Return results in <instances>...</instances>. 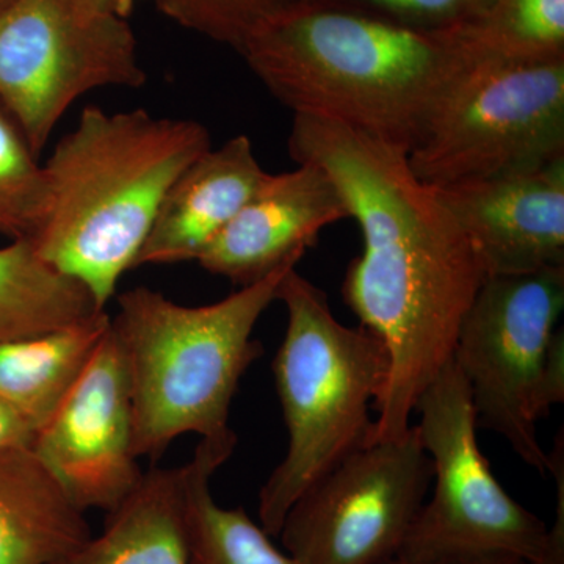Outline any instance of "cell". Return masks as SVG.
Instances as JSON below:
<instances>
[{
    "label": "cell",
    "mask_w": 564,
    "mask_h": 564,
    "mask_svg": "<svg viewBox=\"0 0 564 564\" xmlns=\"http://www.w3.org/2000/svg\"><path fill=\"white\" fill-rule=\"evenodd\" d=\"M289 152L332 176L361 228L364 248L345 272L344 303L388 352L370 443L400 440L419 397L454 355L464 314L486 280L484 265L403 148L340 122L293 115Z\"/></svg>",
    "instance_id": "6da1fadb"
},
{
    "label": "cell",
    "mask_w": 564,
    "mask_h": 564,
    "mask_svg": "<svg viewBox=\"0 0 564 564\" xmlns=\"http://www.w3.org/2000/svg\"><path fill=\"white\" fill-rule=\"evenodd\" d=\"M239 52L293 115L340 122L408 152L467 61L451 33L339 0H295Z\"/></svg>",
    "instance_id": "7a4b0ae2"
},
{
    "label": "cell",
    "mask_w": 564,
    "mask_h": 564,
    "mask_svg": "<svg viewBox=\"0 0 564 564\" xmlns=\"http://www.w3.org/2000/svg\"><path fill=\"white\" fill-rule=\"evenodd\" d=\"M209 148L198 121L85 107L43 162V214L29 239L107 311L166 192Z\"/></svg>",
    "instance_id": "3957f363"
},
{
    "label": "cell",
    "mask_w": 564,
    "mask_h": 564,
    "mask_svg": "<svg viewBox=\"0 0 564 564\" xmlns=\"http://www.w3.org/2000/svg\"><path fill=\"white\" fill-rule=\"evenodd\" d=\"M291 269L204 306H184L147 285L117 296L110 323L128 364L139 458L155 462L184 434L237 437L229 426L234 395L263 351L252 332Z\"/></svg>",
    "instance_id": "277c9868"
},
{
    "label": "cell",
    "mask_w": 564,
    "mask_h": 564,
    "mask_svg": "<svg viewBox=\"0 0 564 564\" xmlns=\"http://www.w3.org/2000/svg\"><path fill=\"white\" fill-rule=\"evenodd\" d=\"M276 302L288 311L272 369L289 445L259 494V521L270 536L311 485L370 443V406L389 366L383 343L366 326L337 321L326 293L296 269L282 278Z\"/></svg>",
    "instance_id": "5b68a950"
},
{
    "label": "cell",
    "mask_w": 564,
    "mask_h": 564,
    "mask_svg": "<svg viewBox=\"0 0 564 564\" xmlns=\"http://www.w3.org/2000/svg\"><path fill=\"white\" fill-rule=\"evenodd\" d=\"M414 411L421 415L415 430L432 462L434 488L397 556L441 562L508 555L529 564H564V541L492 474L478 445L469 386L452 359Z\"/></svg>",
    "instance_id": "8992f818"
},
{
    "label": "cell",
    "mask_w": 564,
    "mask_h": 564,
    "mask_svg": "<svg viewBox=\"0 0 564 564\" xmlns=\"http://www.w3.org/2000/svg\"><path fill=\"white\" fill-rule=\"evenodd\" d=\"M558 159H564V58H467L408 152L415 176L437 188L533 172Z\"/></svg>",
    "instance_id": "52a82bcc"
},
{
    "label": "cell",
    "mask_w": 564,
    "mask_h": 564,
    "mask_svg": "<svg viewBox=\"0 0 564 564\" xmlns=\"http://www.w3.org/2000/svg\"><path fill=\"white\" fill-rule=\"evenodd\" d=\"M144 84L131 25L96 0H10L0 10V106L36 154L82 96Z\"/></svg>",
    "instance_id": "ba28073f"
},
{
    "label": "cell",
    "mask_w": 564,
    "mask_h": 564,
    "mask_svg": "<svg viewBox=\"0 0 564 564\" xmlns=\"http://www.w3.org/2000/svg\"><path fill=\"white\" fill-rule=\"evenodd\" d=\"M564 310V265L494 274L464 314L452 361L473 397L478 429L500 434L538 474H549V452L538 436L547 417L544 372Z\"/></svg>",
    "instance_id": "9c48e42d"
},
{
    "label": "cell",
    "mask_w": 564,
    "mask_h": 564,
    "mask_svg": "<svg viewBox=\"0 0 564 564\" xmlns=\"http://www.w3.org/2000/svg\"><path fill=\"white\" fill-rule=\"evenodd\" d=\"M433 480L417 430L369 443L295 500L278 536L300 564H381L395 558Z\"/></svg>",
    "instance_id": "30bf717a"
},
{
    "label": "cell",
    "mask_w": 564,
    "mask_h": 564,
    "mask_svg": "<svg viewBox=\"0 0 564 564\" xmlns=\"http://www.w3.org/2000/svg\"><path fill=\"white\" fill-rule=\"evenodd\" d=\"M31 447L85 513H110L139 485L131 380L111 323Z\"/></svg>",
    "instance_id": "8fae6325"
},
{
    "label": "cell",
    "mask_w": 564,
    "mask_h": 564,
    "mask_svg": "<svg viewBox=\"0 0 564 564\" xmlns=\"http://www.w3.org/2000/svg\"><path fill=\"white\" fill-rule=\"evenodd\" d=\"M344 218L350 212L332 176L315 163H296L269 174L196 262L243 288L296 267L323 229Z\"/></svg>",
    "instance_id": "7c38bea8"
},
{
    "label": "cell",
    "mask_w": 564,
    "mask_h": 564,
    "mask_svg": "<svg viewBox=\"0 0 564 564\" xmlns=\"http://www.w3.org/2000/svg\"><path fill=\"white\" fill-rule=\"evenodd\" d=\"M436 191L469 237L486 278L564 265V159Z\"/></svg>",
    "instance_id": "4fadbf2b"
},
{
    "label": "cell",
    "mask_w": 564,
    "mask_h": 564,
    "mask_svg": "<svg viewBox=\"0 0 564 564\" xmlns=\"http://www.w3.org/2000/svg\"><path fill=\"white\" fill-rule=\"evenodd\" d=\"M269 174L247 135L203 152L166 192L135 269L198 261Z\"/></svg>",
    "instance_id": "5bb4252c"
},
{
    "label": "cell",
    "mask_w": 564,
    "mask_h": 564,
    "mask_svg": "<svg viewBox=\"0 0 564 564\" xmlns=\"http://www.w3.org/2000/svg\"><path fill=\"white\" fill-rule=\"evenodd\" d=\"M91 534L31 445L0 448V564H55Z\"/></svg>",
    "instance_id": "9a60e30c"
},
{
    "label": "cell",
    "mask_w": 564,
    "mask_h": 564,
    "mask_svg": "<svg viewBox=\"0 0 564 564\" xmlns=\"http://www.w3.org/2000/svg\"><path fill=\"white\" fill-rule=\"evenodd\" d=\"M55 564H188L185 466L144 473L102 532Z\"/></svg>",
    "instance_id": "2e32d148"
},
{
    "label": "cell",
    "mask_w": 564,
    "mask_h": 564,
    "mask_svg": "<svg viewBox=\"0 0 564 564\" xmlns=\"http://www.w3.org/2000/svg\"><path fill=\"white\" fill-rule=\"evenodd\" d=\"M110 326L107 311L68 328L0 344V400L36 432L57 411Z\"/></svg>",
    "instance_id": "e0dca14e"
},
{
    "label": "cell",
    "mask_w": 564,
    "mask_h": 564,
    "mask_svg": "<svg viewBox=\"0 0 564 564\" xmlns=\"http://www.w3.org/2000/svg\"><path fill=\"white\" fill-rule=\"evenodd\" d=\"M236 444L237 437L202 441L184 464L188 564H300L281 552L242 507L215 502L212 477L228 462Z\"/></svg>",
    "instance_id": "ac0fdd59"
},
{
    "label": "cell",
    "mask_w": 564,
    "mask_h": 564,
    "mask_svg": "<svg viewBox=\"0 0 564 564\" xmlns=\"http://www.w3.org/2000/svg\"><path fill=\"white\" fill-rule=\"evenodd\" d=\"M99 313L91 293L47 262L31 239L0 247V344L68 328Z\"/></svg>",
    "instance_id": "d6986e66"
},
{
    "label": "cell",
    "mask_w": 564,
    "mask_h": 564,
    "mask_svg": "<svg viewBox=\"0 0 564 564\" xmlns=\"http://www.w3.org/2000/svg\"><path fill=\"white\" fill-rule=\"evenodd\" d=\"M447 33L473 61H558L564 0H491L478 20Z\"/></svg>",
    "instance_id": "ffe728a7"
},
{
    "label": "cell",
    "mask_w": 564,
    "mask_h": 564,
    "mask_svg": "<svg viewBox=\"0 0 564 564\" xmlns=\"http://www.w3.org/2000/svg\"><path fill=\"white\" fill-rule=\"evenodd\" d=\"M43 207V162L0 106V236L29 239L39 228Z\"/></svg>",
    "instance_id": "44dd1931"
},
{
    "label": "cell",
    "mask_w": 564,
    "mask_h": 564,
    "mask_svg": "<svg viewBox=\"0 0 564 564\" xmlns=\"http://www.w3.org/2000/svg\"><path fill=\"white\" fill-rule=\"evenodd\" d=\"M181 28L237 52L252 33L295 0H152Z\"/></svg>",
    "instance_id": "7402d4cb"
},
{
    "label": "cell",
    "mask_w": 564,
    "mask_h": 564,
    "mask_svg": "<svg viewBox=\"0 0 564 564\" xmlns=\"http://www.w3.org/2000/svg\"><path fill=\"white\" fill-rule=\"evenodd\" d=\"M417 31L447 33L481 17L491 0H339Z\"/></svg>",
    "instance_id": "603a6c76"
},
{
    "label": "cell",
    "mask_w": 564,
    "mask_h": 564,
    "mask_svg": "<svg viewBox=\"0 0 564 564\" xmlns=\"http://www.w3.org/2000/svg\"><path fill=\"white\" fill-rule=\"evenodd\" d=\"M35 434V425L29 419L0 400V448L32 445Z\"/></svg>",
    "instance_id": "cb8c5ba5"
},
{
    "label": "cell",
    "mask_w": 564,
    "mask_h": 564,
    "mask_svg": "<svg viewBox=\"0 0 564 564\" xmlns=\"http://www.w3.org/2000/svg\"><path fill=\"white\" fill-rule=\"evenodd\" d=\"M381 564H529L524 560L516 558V556L508 555H494L481 556V558H466V560H441V562H410V560L395 558L388 560Z\"/></svg>",
    "instance_id": "d4e9b609"
},
{
    "label": "cell",
    "mask_w": 564,
    "mask_h": 564,
    "mask_svg": "<svg viewBox=\"0 0 564 564\" xmlns=\"http://www.w3.org/2000/svg\"><path fill=\"white\" fill-rule=\"evenodd\" d=\"M102 9L110 11V13L118 14V17L128 20L129 14L135 9L140 0H96Z\"/></svg>",
    "instance_id": "484cf974"
},
{
    "label": "cell",
    "mask_w": 564,
    "mask_h": 564,
    "mask_svg": "<svg viewBox=\"0 0 564 564\" xmlns=\"http://www.w3.org/2000/svg\"><path fill=\"white\" fill-rule=\"evenodd\" d=\"M9 2H10V0H0V10H2L3 7H6L7 3H9Z\"/></svg>",
    "instance_id": "4316f807"
}]
</instances>
